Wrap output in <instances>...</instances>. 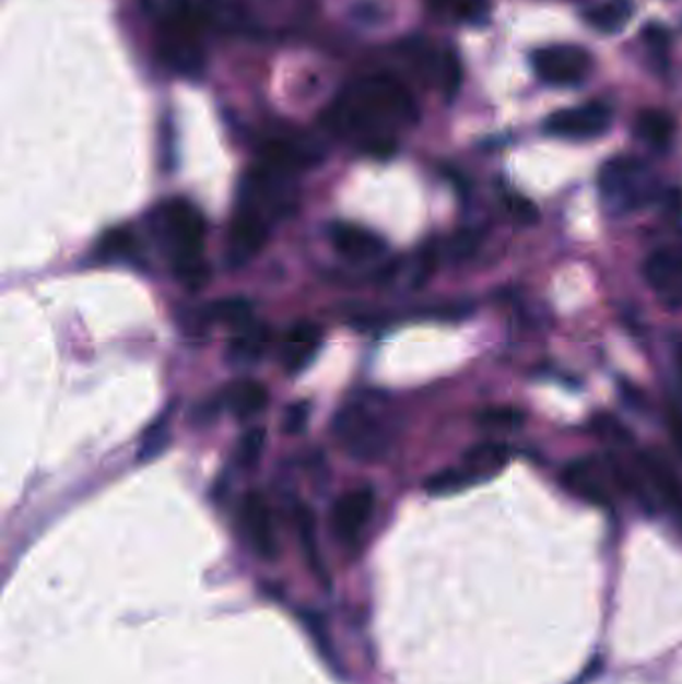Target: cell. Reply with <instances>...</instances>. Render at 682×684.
<instances>
[{
    "instance_id": "cell-8",
    "label": "cell",
    "mask_w": 682,
    "mask_h": 684,
    "mask_svg": "<svg viewBox=\"0 0 682 684\" xmlns=\"http://www.w3.org/2000/svg\"><path fill=\"white\" fill-rule=\"evenodd\" d=\"M612 108L604 103H587L580 107L563 108L544 120V132L566 141L599 139L611 129Z\"/></svg>"
},
{
    "instance_id": "cell-6",
    "label": "cell",
    "mask_w": 682,
    "mask_h": 684,
    "mask_svg": "<svg viewBox=\"0 0 682 684\" xmlns=\"http://www.w3.org/2000/svg\"><path fill=\"white\" fill-rule=\"evenodd\" d=\"M402 52L409 67L424 84L436 89L445 98H452L459 93L462 69L459 57L450 48L435 47L428 40L416 38L407 43Z\"/></svg>"
},
{
    "instance_id": "cell-14",
    "label": "cell",
    "mask_w": 682,
    "mask_h": 684,
    "mask_svg": "<svg viewBox=\"0 0 682 684\" xmlns=\"http://www.w3.org/2000/svg\"><path fill=\"white\" fill-rule=\"evenodd\" d=\"M375 510V493L371 486L353 488L334 503L332 529L344 544H356Z\"/></svg>"
},
{
    "instance_id": "cell-19",
    "label": "cell",
    "mask_w": 682,
    "mask_h": 684,
    "mask_svg": "<svg viewBox=\"0 0 682 684\" xmlns=\"http://www.w3.org/2000/svg\"><path fill=\"white\" fill-rule=\"evenodd\" d=\"M233 332L235 334L228 344V358L236 365L247 366L259 363L271 346V331L255 320H250L248 325Z\"/></svg>"
},
{
    "instance_id": "cell-1",
    "label": "cell",
    "mask_w": 682,
    "mask_h": 684,
    "mask_svg": "<svg viewBox=\"0 0 682 684\" xmlns=\"http://www.w3.org/2000/svg\"><path fill=\"white\" fill-rule=\"evenodd\" d=\"M421 118L409 86L392 74H368L346 84L325 113V127L375 158H390L399 134Z\"/></svg>"
},
{
    "instance_id": "cell-30",
    "label": "cell",
    "mask_w": 682,
    "mask_h": 684,
    "mask_svg": "<svg viewBox=\"0 0 682 684\" xmlns=\"http://www.w3.org/2000/svg\"><path fill=\"white\" fill-rule=\"evenodd\" d=\"M479 245H481V236L477 231H460L445 245V255L452 262H462V260L471 259Z\"/></svg>"
},
{
    "instance_id": "cell-26",
    "label": "cell",
    "mask_w": 682,
    "mask_h": 684,
    "mask_svg": "<svg viewBox=\"0 0 682 684\" xmlns=\"http://www.w3.org/2000/svg\"><path fill=\"white\" fill-rule=\"evenodd\" d=\"M98 252L108 260L132 259L137 255V236L130 228H113L103 236Z\"/></svg>"
},
{
    "instance_id": "cell-36",
    "label": "cell",
    "mask_w": 682,
    "mask_h": 684,
    "mask_svg": "<svg viewBox=\"0 0 682 684\" xmlns=\"http://www.w3.org/2000/svg\"><path fill=\"white\" fill-rule=\"evenodd\" d=\"M669 428H671L672 440L682 455V411L674 402L669 406Z\"/></svg>"
},
{
    "instance_id": "cell-32",
    "label": "cell",
    "mask_w": 682,
    "mask_h": 684,
    "mask_svg": "<svg viewBox=\"0 0 682 684\" xmlns=\"http://www.w3.org/2000/svg\"><path fill=\"white\" fill-rule=\"evenodd\" d=\"M166 445H168V428H166L165 421H158L144 433L141 449H139V459L151 460L158 457L165 450Z\"/></svg>"
},
{
    "instance_id": "cell-23",
    "label": "cell",
    "mask_w": 682,
    "mask_h": 684,
    "mask_svg": "<svg viewBox=\"0 0 682 684\" xmlns=\"http://www.w3.org/2000/svg\"><path fill=\"white\" fill-rule=\"evenodd\" d=\"M428 9L448 23L479 26L489 21L491 0H426Z\"/></svg>"
},
{
    "instance_id": "cell-4",
    "label": "cell",
    "mask_w": 682,
    "mask_h": 684,
    "mask_svg": "<svg viewBox=\"0 0 682 684\" xmlns=\"http://www.w3.org/2000/svg\"><path fill=\"white\" fill-rule=\"evenodd\" d=\"M599 190L612 213H635L657 197V178L635 156H614L600 168Z\"/></svg>"
},
{
    "instance_id": "cell-35",
    "label": "cell",
    "mask_w": 682,
    "mask_h": 684,
    "mask_svg": "<svg viewBox=\"0 0 682 684\" xmlns=\"http://www.w3.org/2000/svg\"><path fill=\"white\" fill-rule=\"evenodd\" d=\"M595 428H597L600 437L609 438L614 443H628V431L609 414H600L599 418L595 421Z\"/></svg>"
},
{
    "instance_id": "cell-29",
    "label": "cell",
    "mask_w": 682,
    "mask_h": 684,
    "mask_svg": "<svg viewBox=\"0 0 682 684\" xmlns=\"http://www.w3.org/2000/svg\"><path fill=\"white\" fill-rule=\"evenodd\" d=\"M264 438H267L264 428H250L248 433L243 435L240 443H238V449H236V460L240 467L250 469L259 462L262 449H264Z\"/></svg>"
},
{
    "instance_id": "cell-34",
    "label": "cell",
    "mask_w": 682,
    "mask_h": 684,
    "mask_svg": "<svg viewBox=\"0 0 682 684\" xmlns=\"http://www.w3.org/2000/svg\"><path fill=\"white\" fill-rule=\"evenodd\" d=\"M506 207L513 214V219L520 223V225H532L537 219H539V211L527 197H520V194H510L506 199Z\"/></svg>"
},
{
    "instance_id": "cell-22",
    "label": "cell",
    "mask_w": 682,
    "mask_h": 684,
    "mask_svg": "<svg viewBox=\"0 0 682 684\" xmlns=\"http://www.w3.org/2000/svg\"><path fill=\"white\" fill-rule=\"evenodd\" d=\"M635 14V2L633 0H604L597 7L588 9L583 14L588 26L604 35L621 33L626 24L631 23Z\"/></svg>"
},
{
    "instance_id": "cell-13",
    "label": "cell",
    "mask_w": 682,
    "mask_h": 684,
    "mask_svg": "<svg viewBox=\"0 0 682 684\" xmlns=\"http://www.w3.org/2000/svg\"><path fill=\"white\" fill-rule=\"evenodd\" d=\"M269 231H271V219L267 214L240 204L228 231L231 260L245 262V260L252 259L255 255H259L269 240Z\"/></svg>"
},
{
    "instance_id": "cell-15",
    "label": "cell",
    "mask_w": 682,
    "mask_h": 684,
    "mask_svg": "<svg viewBox=\"0 0 682 684\" xmlns=\"http://www.w3.org/2000/svg\"><path fill=\"white\" fill-rule=\"evenodd\" d=\"M563 484L566 491L595 507L611 505V488L604 467L592 459H580L566 464L563 471Z\"/></svg>"
},
{
    "instance_id": "cell-21",
    "label": "cell",
    "mask_w": 682,
    "mask_h": 684,
    "mask_svg": "<svg viewBox=\"0 0 682 684\" xmlns=\"http://www.w3.org/2000/svg\"><path fill=\"white\" fill-rule=\"evenodd\" d=\"M635 132L636 137L648 146H652L657 151H667L674 141L677 122L667 110L645 108L636 117Z\"/></svg>"
},
{
    "instance_id": "cell-16",
    "label": "cell",
    "mask_w": 682,
    "mask_h": 684,
    "mask_svg": "<svg viewBox=\"0 0 682 684\" xmlns=\"http://www.w3.org/2000/svg\"><path fill=\"white\" fill-rule=\"evenodd\" d=\"M329 238L330 245L342 259L351 262H368L378 259L387 250L383 236L354 223H332L329 226Z\"/></svg>"
},
{
    "instance_id": "cell-12",
    "label": "cell",
    "mask_w": 682,
    "mask_h": 684,
    "mask_svg": "<svg viewBox=\"0 0 682 684\" xmlns=\"http://www.w3.org/2000/svg\"><path fill=\"white\" fill-rule=\"evenodd\" d=\"M645 279L665 307L682 308V252L672 248L650 252Z\"/></svg>"
},
{
    "instance_id": "cell-7",
    "label": "cell",
    "mask_w": 682,
    "mask_h": 684,
    "mask_svg": "<svg viewBox=\"0 0 682 684\" xmlns=\"http://www.w3.org/2000/svg\"><path fill=\"white\" fill-rule=\"evenodd\" d=\"M532 69L542 83L568 89L585 83L595 60L590 52L577 45H553V47H542L532 52L530 57Z\"/></svg>"
},
{
    "instance_id": "cell-25",
    "label": "cell",
    "mask_w": 682,
    "mask_h": 684,
    "mask_svg": "<svg viewBox=\"0 0 682 684\" xmlns=\"http://www.w3.org/2000/svg\"><path fill=\"white\" fill-rule=\"evenodd\" d=\"M643 45L647 48L648 59L657 67V71L665 72L669 69L671 57V36L669 31L660 24H648L643 28Z\"/></svg>"
},
{
    "instance_id": "cell-9",
    "label": "cell",
    "mask_w": 682,
    "mask_h": 684,
    "mask_svg": "<svg viewBox=\"0 0 682 684\" xmlns=\"http://www.w3.org/2000/svg\"><path fill=\"white\" fill-rule=\"evenodd\" d=\"M322 161V149L315 139L289 132L272 137L260 149V163L281 170L284 175L296 177L301 170L318 165Z\"/></svg>"
},
{
    "instance_id": "cell-37",
    "label": "cell",
    "mask_w": 682,
    "mask_h": 684,
    "mask_svg": "<svg viewBox=\"0 0 682 684\" xmlns=\"http://www.w3.org/2000/svg\"><path fill=\"white\" fill-rule=\"evenodd\" d=\"M677 365H679V370H681L682 377V342L679 344V351H677Z\"/></svg>"
},
{
    "instance_id": "cell-18",
    "label": "cell",
    "mask_w": 682,
    "mask_h": 684,
    "mask_svg": "<svg viewBox=\"0 0 682 684\" xmlns=\"http://www.w3.org/2000/svg\"><path fill=\"white\" fill-rule=\"evenodd\" d=\"M223 404L235 418L247 421L264 411L269 404V392L259 380H238L224 390Z\"/></svg>"
},
{
    "instance_id": "cell-2",
    "label": "cell",
    "mask_w": 682,
    "mask_h": 684,
    "mask_svg": "<svg viewBox=\"0 0 682 684\" xmlns=\"http://www.w3.org/2000/svg\"><path fill=\"white\" fill-rule=\"evenodd\" d=\"M142 7L154 23V45L166 69L185 79L202 76V26L189 0H142Z\"/></svg>"
},
{
    "instance_id": "cell-17",
    "label": "cell",
    "mask_w": 682,
    "mask_h": 684,
    "mask_svg": "<svg viewBox=\"0 0 682 684\" xmlns=\"http://www.w3.org/2000/svg\"><path fill=\"white\" fill-rule=\"evenodd\" d=\"M325 332L315 322H296L281 342V365L289 375L303 373L322 349Z\"/></svg>"
},
{
    "instance_id": "cell-27",
    "label": "cell",
    "mask_w": 682,
    "mask_h": 684,
    "mask_svg": "<svg viewBox=\"0 0 682 684\" xmlns=\"http://www.w3.org/2000/svg\"><path fill=\"white\" fill-rule=\"evenodd\" d=\"M469 486H472L469 474L462 471L460 467H455V469H445V471L433 474V476L424 483V491L433 496H448L460 493V491H465V488H469Z\"/></svg>"
},
{
    "instance_id": "cell-3",
    "label": "cell",
    "mask_w": 682,
    "mask_h": 684,
    "mask_svg": "<svg viewBox=\"0 0 682 684\" xmlns=\"http://www.w3.org/2000/svg\"><path fill=\"white\" fill-rule=\"evenodd\" d=\"M332 433L341 449L354 460L377 462L387 455L390 433L377 406L368 401L344 404L332 421Z\"/></svg>"
},
{
    "instance_id": "cell-28",
    "label": "cell",
    "mask_w": 682,
    "mask_h": 684,
    "mask_svg": "<svg viewBox=\"0 0 682 684\" xmlns=\"http://www.w3.org/2000/svg\"><path fill=\"white\" fill-rule=\"evenodd\" d=\"M296 527H298V534H301V543L305 549L306 558L310 563V567L315 568L320 575H325L322 565L318 561L317 553V539H315V519H313V512L306 507L296 508Z\"/></svg>"
},
{
    "instance_id": "cell-31",
    "label": "cell",
    "mask_w": 682,
    "mask_h": 684,
    "mask_svg": "<svg viewBox=\"0 0 682 684\" xmlns=\"http://www.w3.org/2000/svg\"><path fill=\"white\" fill-rule=\"evenodd\" d=\"M525 421V414L513 409V406H498V409H489L479 416V423L486 426V428H494V431H510V428H517L522 425Z\"/></svg>"
},
{
    "instance_id": "cell-24",
    "label": "cell",
    "mask_w": 682,
    "mask_h": 684,
    "mask_svg": "<svg viewBox=\"0 0 682 684\" xmlns=\"http://www.w3.org/2000/svg\"><path fill=\"white\" fill-rule=\"evenodd\" d=\"M202 317L209 322H221L236 331L252 320V308L245 298H224L204 308Z\"/></svg>"
},
{
    "instance_id": "cell-11",
    "label": "cell",
    "mask_w": 682,
    "mask_h": 684,
    "mask_svg": "<svg viewBox=\"0 0 682 684\" xmlns=\"http://www.w3.org/2000/svg\"><path fill=\"white\" fill-rule=\"evenodd\" d=\"M240 522L255 553L264 561H274L279 556V536L271 507L264 500V496L260 493H248L243 498Z\"/></svg>"
},
{
    "instance_id": "cell-5",
    "label": "cell",
    "mask_w": 682,
    "mask_h": 684,
    "mask_svg": "<svg viewBox=\"0 0 682 684\" xmlns=\"http://www.w3.org/2000/svg\"><path fill=\"white\" fill-rule=\"evenodd\" d=\"M158 231L177 274L204 260L207 221L192 202L185 199L165 202L158 213Z\"/></svg>"
},
{
    "instance_id": "cell-33",
    "label": "cell",
    "mask_w": 682,
    "mask_h": 684,
    "mask_svg": "<svg viewBox=\"0 0 682 684\" xmlns=\"http://www.w3.org/2000/svg\"><path fill=\"white\" fill-rule=\"evenodd\" d=\"M308 413L310 406L306 402H293L291 406H286L283 416V431L286 435H301L308 423Z\"/></svg>"
},
{
    "instance_id": "cell-10",
    "label": "cell",
    "mask_w": 682,
    "mask_h": 684,
    "mask_svg": "<svg viewBox=\"0 0 682 684\" xmlns=\"http://www.w3.org/2000/svg\"><path fill=\"white\" fill-rule=\"evenodd\" d=\"M636 467L650 500H659L660 507L682 522V483L667 459H662L659 452H640Z\"/></svg>"
},
{
    "instance_id": "cell-20",
    "label": "cell",
    "mask_w": 682,
    "mask_h": 684,
    "mask_svg": "<svg viewBox=\"0 0 682 684\" xmlns=\"http://www.w3.org/2000/svg\"><path fill=\"white\" fill-rule=\"evenodd\" d=\"M510 459V452L501 443H481L467 450L460 469L469 474L472 484L483 483L503 471Z\"/></svg>"
}]
</instances>
